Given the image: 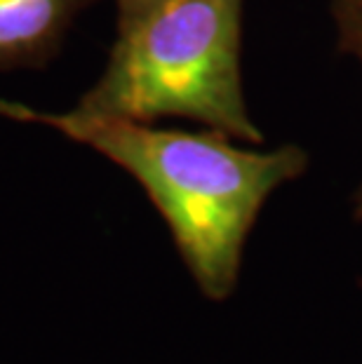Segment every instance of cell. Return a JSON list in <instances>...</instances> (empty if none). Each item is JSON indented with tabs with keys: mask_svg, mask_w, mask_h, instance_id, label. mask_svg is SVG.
I'll list each match as a JSON object with an SVG mask.
<instances>
[{
	"mask_svg": "<svg viewBox=\"0 0 362 364\" xmlns=\"http://www.w3.org/2000/svg\"><path fill=\"white\" fill-rule=\"evenodd\" d=\"M0 115L41 122L85 144L132 176L163 216L198 291L223 304L240 282L245 250L266 203L308 172L297 144L238 146L217 129H158L151 122L50 113L0 99Z\"/></svg>",
	"mask_w": 362,
	"mask_h": 364,
	"instance_id": "cell-1",
	"label": "cell"
},
{
	"mask_svg": "<svg viewBox=\"0 0 362 364\" xmlns=\"http://www.w3.org/2000/svg\"><path fill=\"white\" fill-rule=\"evenodd\" d=\"M245 0H158L118 31L99 80L73 111L153 122L186 118L264 144L243 87Z\"/></svg>",
	"mask_w": 362,
	"mask_h": 364,
	"instance_id": "cell-2",
	"label": "cell"
},
{
	"mask_svg": "<svg viewBox=\"0 0 362 364\" xmlns=\"http://www.w3.org/2000/svg\"><path fill=\"white\" fill-rule=\"evenodd\" d=\"M97 0H0V71L43 66Z\"/></svg>",
	"mask_w": 362,
	"mask_h": 364,
	"instance_id": "cell-3",
	"label": "cell"
},
{
	"mask_svg": "<svg viewBox=\"0 0 362 364\" xmlns=\"http://www.w3.org/2000/svg\"><path fill=\"white\" fill-rule=\"evenodd\" d=\"M327 12L336 50L346 61H351L362 85V0H327ZM351 207L353 216L362 221V181L353 191Z\"/></svg>",
	"mask_w": 362,
	"mask_h": 364,
	"instance_id": "cell-4",
	"label": "cell"
},
{
	"mask_svg": "<svg viewBox=\"0 0 362 364\" xmlns=\"http://www.w3.org/2000/svg\"><path fill=\"white\" fill-rule=\"evenodd\" d=\"M158 0H115V12H118V31L134 24L144 12H149Z\"/></svg>",
	"mask_w": 362,
	"mask_h": 364,
	"instance_id": "cell-5",
	"label": "cell"
}]
</instances>
